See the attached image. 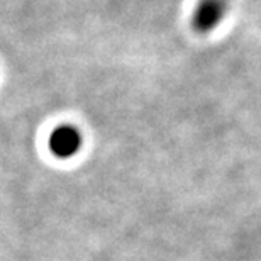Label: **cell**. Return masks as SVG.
Wrapping results in <instances>:
<instances>
[{
    "label": "cell",
    "instance_id": "obj_1",
    "mask_svg": "<svg viewBox=\"0 0 261 261\" xmlns=\"http://www.w3.org/2000/svg\"><path fill=\"white\" fill-rule=\"evenodd\" d=\"M229 0H198L192 10L190 25L197 34H211L226 19Z\"/></svg>",
    "mask_w": 261,
    "mask_h": 261
},
{
    "label": "cell",
    "instance_id": "obj_2",
    "mask_svg": "<svg viewBox=\"0 0 261 261\" xmlns=\"http://www.w3.org/2000/svg\"><path fill=\"white\" fill-rule=\"evenodd\" d=\"M83 136L80 129L71 124H61L51 130L48 146L49 151L60 160H70L82 149Z\"/></svg>",
    "mask_w": 261,
    "mask_h": 261
}]
</instances>
